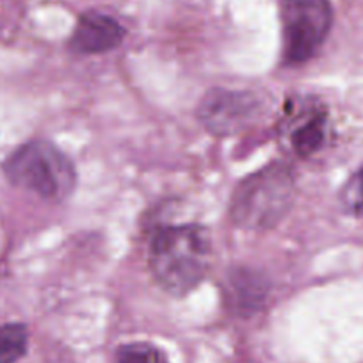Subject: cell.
<instances>
[{
    "label": "cell",
    "instance_id": "6da1fadb",
    "mask_svg": "<svg viewBox=\"0 0 363 363\" xmlns=\"http://www.w3.org/2000/svg\"><path fill=\"white\" fill-rule=\"evenodd\" d=\"M211 237L200 225H174L159 230L150 247V267L162 291L173 296L193 292L207 274Z\"/></svg>",
    "mask_w": 363,
    "mask_h": 363
},
{
    "label": "cell",
    "instance_id": "7a4b0ae2",
    "mask_svg": "<svg viewBox=\"0 0 363 363\" xmlns=\"http://www.w3.org/2000/svg\"><path fill=\"white\" fill-rule=\"evenodd\" d=\"M294 200V171L287 164L272 162L237 186L230 216L239 228L262 232L277 226L289 214Z\"/></svg>",
    "mask_w": 363,
    "mask_h": 363
},
{
    "label": "cell",
    "instance_id": "3957f363",
    "mask_svg": "<svg viewBox=\"0 0 363 363\" xmlns=\"http://www.w3.org/2000/svg\"><path fill=\"white\" fill-rule=\"evenodd\" d=\"M4 173L13 186L47 200H65L77 184L75 166L52 143L29 141L8 157Z\"/></svg>",
    "mask_w": 363,
    "mask_h": 363
},
{
    "label": "cell",
    "instance_id": "277c9868",
    "mask_svg": "<svg viewBox=\"0 0 363 363\" xmlns=\"http://www.w3.org/2000/svg\"><path fill=\"white\" fill-rule=\"evenodd\" d=\"M333 9L330 0H284V59L287 65H301L323 47L331 29Z\"/></svg>",
    "mask_w": 363,
    "mask_h": 363
},
{
    "label": "cell",
    "instance_id": "5b68a950",
    "mask_svg": "<svg viewBox=\"0 0 363 363\" xmlns=\"http://www.w3.org/2000/svg\"><path fill=\"white\" fill-rule=\"evenodd\" d=\"M262 113V102L251 91L212 89L198 107V118L214 135H233L250 127Z\"/></svg>",
    "mask_w": 363,
    "mask_h": 363
},
{
    "label": "cell",
    "instance_id": "8992f818",
    "mask_svg": "<svg viewBox=\"0 0 363 363\" xmlns=\"http://www.w3.org/2000/svg\"><path fill=\"white\" fill-rule=\"evenodd\" d=\"M289 118L285 121V138L289 146L298 157L308 159L324 148L330 132L328 113L319 102L296 104L287 111Z\"/></svg>",
    "mask_w": 363,
    "mask_h": 363
},
{
    "label": "cell",
    "instance_id": "52a82bcc",
    "mask_svg": "<svg viewBox=\"0 0 363 363\" xmlns=\"http://www.w3.org/2000/svg\"><path fill=\"white\" fill-rule=\"evenodd\" d=\"M125 29L116 18L104 13H87L80 16L69 45L79 54H104L120 47Z\"/></svg>",
    "mask_w": 363,
    "mask_h": 363
},
{
    "label": "cell",
    "instance_id": "ba28073f",
    "mask_svg": "<svg viewBox=\"0 0 363 363\" xmlns=\"http://www.w3.org/2000/svg\"><path fill=\"white\" fill-rule=\"evenodd\" d=\"M267 296V281L257 271L239 267L228 278V299L239 313L257 312Z\"/></svg>",
    "mask_w": 363,
    "mask_h": 363
},
{
    "label": "cell",
    "instance_id": "9c48e42d",
    "mask_svg": "<svg viewBox=\"0 0 363 363\" xmlns=\"http://www.w3.org/2000/svg\"><path fill=\"white\" fill-rule=\"evenodd\" d=\"M29 333L23 324H0V363H16L27 352Z\"/></svg>",
    "mask_w": 363,
    "mask_h": 363
},
{
    "label": "cell",
    "instance_id": "30bf717a",
    "mask_svg": "<svg viewBox=\"0 0 363 363\" xmlns=\"http://www.w3.org/2000/svg\"><path fill=\"white\" fill-rule=\"evenodd\" d=\"M118 363H169L164 352L146 342H132L118 349Z\"/></svg>",
    "mask_w": 363,
    "mask_h": 363
},
{
    "label": "cell",
    "instance_id": "8fae6325",
    "mask_svg": "<svg viewBox=\"0 0 363 363\" xmlns=\"http://www.w3.org/2000/svg\"><path fill=\"white\" fill-rule=\"evenodd\" d=\"M342 207L356 218H363V167H359L340 193Z\"/></svg>",
    "mask_w": 363,
    "mask_h": 363
}]
</instances>
